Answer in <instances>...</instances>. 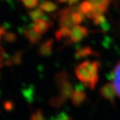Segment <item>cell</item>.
Returning <instances> with one entry per match:
<instances>
[{
	"label": "cell",
	"mask_w": 120,
	"mask_h": 120,
	"mask_svg": "<svg viewBox=\"0 0 120 120\" xmlns=\"http://www.w3.org/2000/svg\"><path fill=\"white\" fill-rule=\"evenodd\" d=\"M87 34H88V30H87L86 28L77 25V26L71 28L69 37L72 42L77 43V42L81 41L84 37H86Z\"/></svg>",
	"instance_id": "cell-5"
},
{
	"label": "cell",
	"mask_w": 120,
	"mask_h": 120,
	"mask_svg": "<svg viewBox=\"0 0 120 120\" xmlns=\"http://www.w3.org/2000/svg\"><path fill=\"white\" fill-rule=\"evenodd\" d=\"M97 14H103L109 8L111 0H88Z\"/></svg>",
	"instance_id": "cell-4"
},
{
	"label": "cell",
	"mask_w": 120,
	"mask_h": 120,
	"mask_svg": "<svg viewBox=\"0 0 120 120\" xmlns=\"http://www.w3.org/2000/svg\"><path fill=\"white\" fill-rule=\"evenodd\" d=\"M27 6H34L37 4V0H23Z\"/></svg>",
	"instance_id": "cell-8"
},
{
	"label": "cell",
	"mask_w": 120,
	"mask_h": 120,
	"mask_svg": "<svg viewBox=\"0 0 120 120\" xmlns=\"http://www.w3.org/2000/svg\"><path fill=\"white\" fill-rule=\"evenodd\" d=\"M83 20V15L78 10L73 11L72 9H65L61 13L60 23L61 26L68 28H73L77 26Z\"/></svg>",
	"instance_id": "cell-2"
},
{
	"label": "cell",
	"mask_w": 120,
	"mask_h": 120,
	"mask_svg": "<svg viewBox=\"0 0 120 120\" xmlns=\"http://www.w3.org/2000/svg\"><path fill=\"white\" fill-rule=\"evenodd\" d=\"M99 64L96 61L87 60L81 63L75 69L79 79L88 88H93L98 79Z\"/></svg>",
	"instance_id": "cell-1"
},
{
	"label": "cell",
	"mask_w": 120,
	"mask_h": 120,
	"mask_svg": "<svg viewBox=\"0 0 120 120\" xmlns=\"http://www.w3.org/2000/svg\"><path fill=\"white\" fill-rule=\"evenodd\" d=\"M78 2V0H68V4H76V3Z\"/></svg>",
	"instance_id": "cell-9"
},
{
	"label": "cell",
	"mask_w": 120,
	"mask_h": 120,
	"mask_svg": "<svg viewBox=\"0 0 120 120\" xmlns=\"http://www.w3.org/2000/svg\"><path fill=\"white\" fill-rule=\"evenodd\" d=\"M93 21H94L95 25H103V23L106 22V19H105V17L103 16V14H101V15L97 16Z\"/></svg>",
	"instance_id": "cell-7"
},
{
	"label": "cell",
	"mask_w": 120,
	"mask_h": 120,
	"mask_svg": "<svg viewBox=\"0 0 120 120\" xmlns=\"http://www.w3.org/2000/svg\"><path fill=\"white\" fill-rule=\"evenodd\" d=\"M59 2H61V3H67L68 0H58Z\"/></svg>",
	"instance_id": "cell-10"
},
{
	"label": "cell",
	"mask_w": 120,
	"mask_h": 120,
	"mask_svg": "<svg viewBox=\"0 0 120 120\" xmlns=\"http://www.w3.org/2000/svg\"><path fill=\"white\" fill-rule=\"evenodd\" d=\"M56 5H55L53 3L49 2V1H47V2H44L43 4L41 5V8L43 10L46 12H52L56 9Z\"/></svg>",
	"instance_id": "cell-6"
},
{
	"label": "cell",
	"mask_w": 120,
	"mask_h": 120,
	"mask_svg": "<svg viewBox=\"0 0 120 120\" xmlns=\"http://www.w3.org/2000/svg\"><path fill=\"white\" fill-rule=\"evenodd\" d=\"M112 87L113 93L120 98V61L116 64L112 73Z\"/></svg>",
	"instance_id": "cell-3"
}]
</instances>
